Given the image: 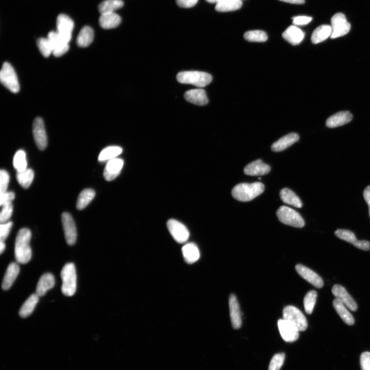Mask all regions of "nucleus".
I'll return each mask as SVG.
<instances>
[{
	"instance_id": "nucleus-44",
	"label": "nucleus",
	"mask_w": 370,
	"mask_h": 370,
	"mask_svg": "<svg viewBox=\"0 0 370 370\" xmlns=\"http://www.w3.org/2000/svg\"><path fill=\"white\" fill-rule=\"evenodd\" d=\"M0 214V221L1 224L7 223L11 217L13 212V206L12 202L4 204Z\"/></svg>"
},
{
	"instance_id": "nucleus-3",
	"label": "nucleus",
	"mask_w": 370,
	"mask_h": 370,
	"mask_svg": "<svg viewBox=\"0 0 370 370\" xmlns=\"http://www.w3.org/2000/svg\"><path fill=\"white\" fill-rule=\"evenodd\" d=\"M61 277L62 280V293L66 296L73 295L77 288V274L75 265L72 263L65 264L61 270Z\"/></svg>"
},
{
	"instance_id": "nucleus-7",
	"label": "nucleus",
	"mask_w": 370,
	"mask_h": 370,
	"mask_svg": "<svg viewBox=\"0 0 370 370\" xmlns=\"http://www.w3.org/2000/svg\"><path fill=\"white\" fill-rule=\"evenodd\" d=\"M283 319L294 324L299 331H303L306 329L308 324L307 320L302 312L295 306L289 305L286 306L283 311Z\"/></svg>"
},
{
	"instance_id": "nucleus-1",
	"label": "nucleus",
	"mask_w": 370,
	"mask_h": 370,
	"mask_svg": "<svg viewBox=\"0 0 370 370\" xmlns=\"http://www.w3.org/2000/svg\"><path fill=\"white\" fill-rule=\"evenodd\" d=\"M31 233L27 228L20 229L15 242L14 254L17 263H27L31 258V249L29 245Z\"/></svg>"
},
{
	"instance_id": "nucleus-54",
	"label": "nucleus",
	"mask_w": 370,
	"mask_h": 370,
	"mask_svg": "<svg viewBox=\"0 0 370 370\" xmlns=\"http://www.w3.org/2000/svg\"><path fill=\"white\" fill-rule=\"evenodd\" d=\"M208 3H217L219 0H206Z\"/></svg>"
},
{
	"instance_id": "nucleus-32",
	"label": "nucleus",
	"mask_w": 370,
	"mask_h": 370,
	"mask_svg": "<svg viewBox=\"0 0 370 370\" xmlns=\"http://www.w3.org/2000/svg\"><path fill=\"white\" fill-rule=\"evenodd\" d=\"M94 35V31L91 28L87 26L83 27L77 36V45L81 47L88 46L92 42Z\"/></svg>"
},
{
	"instance_id": "nucleus-25",
	"label": "nucleus",
	"mask_w": 370,
	"mask_h": 370,
	"mask_svg": "<svg viewBox=\"0 0 370 370\" xmlns=\"http://www.w3.org/2000/svg\"><path fill=\"white\" fill-rule=\"evenodd\" d=\"M20 272V267L16 263H11L8 266L4 275L2 287L3 290L9 289L13 284Z\"/></svg>"
},
{
	"instance_id": "nucleus-4",
	"label": "nucleus",
	"mask_w": 370,
	"mask_h": 370,
	"mask_svg": "<svg viewBox=\"0 0 370 370\" xmlns=\"http://www.w3.org/2000/svg\"><path fill=\"white\" fill-rule=\"evenodd\" d=\"M176 78L179 83L190 84L199 87L207 86L212 80L210 74L198 71H181L177 74Z\"/></svg>"
},
{
	"instance_id": "nucleus-45",
	"label": "nucleus",
	"mask_w": 370,
	"mask_h": 370,
	"mask_svg": "<svg viewBox=\"0 0 370 370\" xmlns=\"http://www.w3.org/2000/svg\"><path fill=\"white\" fill-rule=\"evenodd\" d=\"M9 181V175L5 170L0 171V193L7 192Z\"/></svg>"
},
{
	"instance_id": "nucleus-33",
	"label": "nucleus",
	"mask_w": 370,
	"mask_h": 370,
	"mask_svg": "<svg viewBox=\"0 0 370 370\" xmlns=\"http://www.w3.org/2000/svg\"><path fill=\"white\" fill-rule=\"evenodd\" d=\"M39 297L36 293L29 297L20 309L19 314L21 317L26 318L32 313L39 302Z\"/></svg>"
},
{
	"instance_id": "nucleus-21",
	"label": "nucleus",
	"mask_w": 370,
	"mask_h": 370,
	"mask_svg": "<svg viewBox=\"0 0 370 370\" xmlns=\"http://www.w3.org/2000/svg\"><path fill=\"white\" fill-rule=\"evenodd\" d=\"M184 97L188 102L197 105H205L209 101L205 90L200 88L187 91Z\"/></svg>"
},
{
	"instance_id": "nucleus-48",
	"label": "nucleus",
	"mask_w": 370,
	"mask_h": 370,
	"mask_svg": "<svg viewBox=\"0 0 370 370\" xmlns=\"http://www.w3.org/2000/svg\"><path fill=\"white\" fill-rule=\"evenodd\" d=\"M15 195L12 192H6L5 193H0V205L2 206L4 204L8 202H12L14 199Z\"/></svg>"
},
{
	"instance_id": "nucleus-16",
	"label": "nucleus",
	"mask_w": 370,
	"mask_h": 370,
	"mask_svg": "<svg viewBox=\"0 0 370 370\" xmlns=\"http://www.w3.org/2000/svg\"><path fill=\"white\" fill-rule=\"evenodd\" d=\"M295 270L301 277L314 287L318 288L323 287L324 283L322 279L310 269L302 264H297Z\"/></svg>"
},
{
	"instance_id": "nucleus-41",
	"label": "nucleus",
	"mask_w": 370,
	"mask_h": 370,
	"mask_svg": "<svg viewBox=\"0 0 370 370\" xmlns=\"http://www.w3.org/2000/svg\"><path fill=\"white\" fill-rule=\"evenodd\" d=\"M317 298V293L315 290L308 291L304 298V306L305 312L307 314L312 312Z\"/></svg>"
},
{
	"instance_id": "nucleus-42",
	"label": "nucleus",
	"mask_w": 370,
	"mask_h": 370,
	"mask_svg": "<svg viewBox=\"0 0 370 370\" xmlns=\"http://www.w3.org/2000/svg\"><path fill=\"white\" fill-rule=\"evenodd\" d=\"M36 44L41 53L44 57L47 58L52 53V48L47 38H39Z\"/></svg>"
},
{
	"instance_id": "nucleus-8",
	"label": "nucleus",
	"mask_w": 370,
	"mask_h": 370,
	"mask_svg": "<svg viewBox=\"0 0 370 370\" xmlns=\"http://www.w3.org/2000/svg\"><path fill=\"white\" fill-rule=\"evenodd\" d=\"M332 29L330 38L335 39L346 34L350 29V24L348 23L344 14L337 13L331 18Z\"/></svg>"
},
{
	"instance_id": "nucleus-13",
	"label": "nucleus",
	"mask_w": 370,
	"mask_h": 370,
	"mask_svg": "<svg viewBox=\"0 0 370 370\" xmlns=\"http://www.w3.org/2000/svg\"><path fill=\"white\" fill-rule=\"evenodd\" d=\"M62 221L65 239L69 245H73L77 239V229L71 215L64 212L62 215Z\"/></svg>"
},
{
	"instance_id": "nucleus-36",
	"label": "nucleus",
	"mask_w": 370,
	"mask_h": 370,
	"mask_svg": "<svg viewBox=\"0 0 370 370\" xmlns=\"http://www.w3.org/2000/svg\"><path fill=\"white\" fill-rule=\"evenodd\" d=\"M122 152V149L118 146H109L105 147L100 152L98 160L103 162L117 158Z\"/></svg>"
},
{
	"instance_id": "nucleus-38",
	"label": "nucleus",
	"mask_w": 370,
	"mask_h": 370,
	"mask_svg": "<svg viewBox=\"0 0 370 370\" xmlns=\"http://www.w3.org/2000/svg\"><path fill=\"white\" fill-rule=\"evenodd\" d=\"M34 178L33 171L27 169L22 172H17L16 179L19 184L24 188L30 187Z\"/></svg>"
},
{
	"instance_id": "nucleus-31",
	"label": "nucleus",
	"mask_w": 370,
	"mask_h": 370,
	"mask_svg": "<svg viewBox=\"0 0 370 370\" xmlns=\"http://www.w3.org/2000/svg\"><path fill=\"white\" fill-rule=\"evenodd\" d=\"M281 200L285 203L298 208L302 207V203L299 197L291 190L288 188L282 189L280 193Z\"/></svg>"
},
{
	"instance_id": "nucleus-20",
	"label": "nucleus",
	"mask_w": 370,
	"mask_h": 370,
	"mask_svg": "<svg viewBox=\"0 0 370 370\" xmlns=\"http://www.w3.org/2000/svg\"><path fill=\"white\" fill-rule=\"evenodd\" d=\"M270 166L261 159L255 160L247 164L244 169V173L249 176H261L268 174Z\"/></svg>"
},
{
	"instance_id": "nucleus-53",
	"label": "nucleus",
	"mask_w": 370,
	"mask_h": 370,
	"mask_svg": "<svg viewBox=\"0 0 370 370\" xmlns=\"http://www.w3.org/2000/svg\"><path fill=\"white\" fill-rule=\"evenodd\" d=\"M5 249V244L4 241H1L0 242V253L2 254Z\"/></svg>"
},
{
	"instance_id": "nucleus-2",
	"label": "nucleus",
	"mask_w": 370,
	"mask_h": 370,
	"mask_svg": "<svg viewBox=\"0 0 370 370\" xmlns=\"http://www.w3.org/2000/svg\"><path fill=\"white\" fill-rule=\"evenodd\" d=\"M264 191V186L261 182L242 183L236 185L232 190L231 193L235 199L246 202L255 198Z\"/></svg>"
},
{
	"instance_id": "nucleus-17",
	"label": "nucleus",
	"mask_w": 370,
	"mask_h": 370,
	"mask_svg": "<svg viewBox=\"0 0 370 370\" xmlns=\"http://www.w3.org/2000/svg\"><path fill=\"white\" fill-rule=\"evenodd\" d=\"M331 291L336 298L341 301L347 308L353 311L357 310L356 303L342 286L336 284L333 286Z\"/></svg>"
},
{
	"instance_id": "nucleus-23",
	"label": "nucleus",
	"mask_w": 370,
	"mask_h": 370,
	"mask_svg": "<svg viewBox=\"0 0 370 370\" xmlns=\"http://www.w3.org/2000/svg\"><path fill=\"white\" fill-rule=\"evenodd\" d=\"M299 139V136L298 134L289 133L274 142L271 145V150L275 152L282 151L297 142Z\"/></svg>"
},
{
	"instance_id": "nucleus-28",
	"label": "nucleus",
	"mask_w": 370,
	"mask_h": 370,
	"mask_svg": "<svg viewBox=\"0 0 370 370\" xmlns=\"http://www.w3.org/2000/svg\"><path fill=\"white\" fill-rule=\"evenodd\" d=\"M182 252L184 261L189 264L196 262L199 258L200 254L196 245L189 243L184 245L182 248Z\"/></svg>"
},
{
	"instance_id": "nucleus-29",
	"label": "nucleus",
	"mask_w": 370,
	"mask_h": 370,
	"mask_svg": "<svg viewBox=\"0 0 370 370\" xmlns=\"http://www.w3.org/2000/svg\"><path fill=\"white\" fill-rule=\"evenodd\" d=\"M332 32L331 27L329 25H322L314 29L311 37V42L313 44H318L331 36Z\"/></svg>"
},
{
	"instance_id": "nucleus-12",
	"label": "nucleus",
	"mask_w": 370,
	"mask_h": 370,
	"mask_svg": "<svg viewBox=\"0 0 370 370\" xmlns=\"http://www.w3.org/2000/svg\"><path fill=\"white\" fill-rule=\"evenodd\" d=\"M278 326L282 338L286 342H292L298 339L299 330L290 322L284 319H280Z\"/></svg>"
},
{
	"instance_id": "nucleus-9",
	"label": "nucleus",
	"mask_w": 370,
	"mask_h": 370,
	"mask_svg": "<svg viewBox=\"0 0 370 370\" xmlns=\"http://www.w3.org/2000/svg\"><path fill=\"white\" fill-rule=\"evenodd\" d=\"M74 27L73 21L67 15L60 14L57 19V32L61 39L69 43Z\"/></svg>"
},
{
	"instance_id": "nucleus-51",
	"label": "nucleus",
	"mask_w": 370,
	"mask_h": 370,
	"mask_svg": "<svg viewBox=\"0 0 370 370\" xmlns=\"http://www.w3.org/2000/svg\"><path fill=\"white\" fill-rule=\"evenodd\" d=\"M364 198L368 205L369 208V215L370 217V186L365 188L363 191Z\"/></svg>"
},
{
	"instance_id": "nucleus-10",
	"label": "nucleus",
	"mask_w": 370,
	"mask_h": 370,
	"mask_svg": "<svg viewBox=\"0 0 370 370\" xmlns=\"http://www.w3.org/2000/svg\"><path fill=\"white\" fill-rule=\"evenodd\" d=\"M167 227L171 235L177 242L183 243L188 239L189 231L180 221L174 219H169L167 222Z\"/></svg>"
},
{
	"instance_id": "nucleus-19",
	"label": "nucleus",
	"mask_w": 370,
	"mask_h": 370,
	"mask_svg": "<svg viewBox=\"0 0 370 370\" xmlns=\"http://www.w3.org/2000/svg\"><path fill=\"white\" fill-rule=\"evenodd\" d=\"M230 316L233 328L238 329L242 325V317L239 303L234 294H231L229 298Z\"/></svg>"
},
{
	"instance_id": "nucleus-34",
	"label": "nucleus",
	"mask_w": 370,
	"mask_h": 370,
	"mask_svg": "<svg viewBox=\"0 0 370 370\" xmlns=\"http://www.w3.org/2000/svg\"><path fill=\"white\" fill-rule=\"evenodd\" d=\"M242 0H219L215 5L218 12H227L239 9L242 6Z\"/></svg>"
},
{
	"instance_id": "nucleus-30",
	"label": "nucleus",
	"mask_w": 370,
	"mask_h": 370,
	"mask_svg": "<svg viewBox=\"0 0 370 370\" xmlns=\"http://www.w3.org/2000/svg\"><path fill=\"white\" fill-rule=\"evenodd\" d=\"M332 304L336 312L344 323L349 325H352L355 323L353 316L341 301L336 298L334 300Z\"/></svg>"
},
{
	"instance_id": "nucleus-14",
	"label": "nucleus",
	"mask_w": 370,
	"mask_h": 370,
	"mask_svg": "<svg viewBox=\"0 0 370 370\" xmlns=\"http://www.w3.org/2000/svg\"><path fill=\"white\" fill-rule=\"evenodd\" d=\"M336 236L346 242L352 244L356 247L363 250L370 249V243L365 240H357L355 234L351 231L345 229H337L335 232Z\"/></svg>"
},
{
	"instance_id": "nucleus-43",
	"label": "nucleus",
	"mask_w": 370,
	"mask_h": 370,
	"mask_svg": "<svg viewBox=\"0 0 370 370\" xmlns=\"http://www.w3.org/2000/svg\"><path fill=\"white\" fill-rule=\"evenodd\" d=\"M284 353L275 354L270 361L268 370H280L284 363Z\"/></svg>"
},
{
	"instance_id": "nucleus-24",
	"label": "nucleus",
	"mask_w": 370,
	"mask_h": 370,
	"mask_svg": "<svg viewBox=\"0 0 370 370\" xmlns=\"http://www.w3.org/2000/svg\"><path fill=\"white\" fill-rule=\"evenodd\" d=\"M283 38L293 45L300 44L303 40L304 33L303 31L295 26H290L282 33Z\"/></svg>"
},
{
	"instance_id": "nucleus-39",
	"label": "nucleus",
	"mask_w": 370,
	"mask_h": 370,
	"mask_svg": "<svg viewBox=\"0 0 370 370\" xmlns=\"http://www.w3.org/2000/svg\"><path fill=\"white\" fill-rule=\"evenodd\" d=\"M245 39L249 42H263L268 39L266 33L262 30H250L244 34Z\"/></svg>"
},
{
	"instance_id": "nucleus-49",
	"label": "nucleus",
	"mask_w": 370,
	"mask_h": 370,
	"mask_svg": "<svg viewBox=\"0 0 370 370\" xmlns=\"http://www.w3.org/2000/svg\"><path fill=\"white\" fill-rule=\"evenodd\" d=\"M293 24L295 25H304L308 24L312 20V17L307 16L301 15L292 17Z\"/></svg>"
},
{
	"instance_id": "nucleus-27",
	"label": "nucleus",
	"mask_w": 370,
	"mask_h": 370,
	"mask_svg": "<svg viewBox=\"0 0 370 370\" xmlns=\"http://www.w3.org/2000/svg\"><path fill=\"white\" fill-rule=\"evenodd\" d=\"M120 16L115 12L101 14L99 19L100 26L104 29H112L117 27L121 23Z\"/></svg>"
},
{
	"instance_id": "nucleus-15",
	"label": "nucleus",
	"mask_w": 370,
	"mask_h": 370,
	"mask_svg": "<svg viewBox=\"0 0 370 370\" xmlns=\"http://www.w3.org/2000/svg\"><path fill=\"white\" fill-rule=\"evenodd\" d=\"M48 40L52 48V54L56 57L64 54L69 49V44L64 42L57 32L50 31L47 35Z\"/></svg>"
},
{
	"instance_id": "nucleus-11",
	"label": "nucleus",
	"mask_w": 370,
	"mask_h": 370,
	"mask_svg": "<svg viewBox=\"0 0 370 370\" xmlns=\"http://www.w3.org/2000/svg\"><path fill=\"white\" fill-rule=\"evenodd\" d=\"M32 133L35 143L40 150L46 149L47 145V135L44 122L41 118H36L33 123Z\"/></svg>"
},
{
	"instance_id": "nucleus-5",
	"label": "nucleus",
	"mask_w": 370,
	"mask_h": 370,
	"mask_svg": "<svg viewBox=\"0 0 370 370\" xmlns=\"http://www.w3.org/2000/svg\"><path fill=\"white\" fill-rule=\"evenodd\" d=\"M279 220L283 224L296 228H302L305 222L301 215L294 210L284 206L276 211Z\"/></svg>"
},
{
	"instance_id": "nucleus-47",
	"label": "nucleus",
	"mask_w": 370,
	"mask_h": 370,
	"mask_svg": "<svg viewBox=\"0 0 370 370\" xmlns=\"http://www.w3.org/2000/svg\"><path fill=\"white\" fill-rule=\"evenodd\" d=\"M361 370H370V353L363 352L360 358Z\"/></svg>"
},
{
	"instance_id": "nucleus-50",
	"label": "nucleus",
	"mask_w": 370,
	"mask_h": 370,
	"mask_svg": "<svg viewBox=\"0 0 370 370\" xmlns=\"http://www.w3.org/2000/svg\"><path fill=\"white\" fill-rule=\"evenodd\" d=\"M176 2L180 7L189 8L194 6L198 0H176Z\"/></svg>"
},
{
	"instance_id": "nucleus-18",
	"label": "nucleus",
	"mask_w": 370,
	"mask_h": 370,
	"mask_svg": "<svg viewBox=\"0 0 370 370\" xmlns=\"http://www.w3.org/2000/svg\"><path fill=\"white\" fill-rule=\"evenodd\" d=\"M123 163V160L119 158L108 160L103 172V176L105 180L112 181L116 178L120 174Z\"/></svg>"
},
{
	"instance_id": "nucleus-52",
	"label": "nucleus",
	"mask_w": 370,
	"mask_h": 370,
	"mask_svg": "<svg viewBox=\"0 0 370 370\" xmlns=\"http://www.w3.org/2000/svg\"><path fill=\"white\" fill-rule=\"evenodd\" d=\"M281 1L295 4H302L305 3V0H280Z\"/></svg>"
},
{
	"instance_id": "nucleus-37",
	"label": "nucleus",
	"mask_w": 370,
	"mask_h": 370,
	"mask_svg": "<svg viewBox=\"0 0 370 370\" xmlns=\"http://www.w3.org/2000/svg\"><path fill=\"white\" fill-rule=\"evenodd\" d=\"M123 4L121 0H105L100 3L98 10L101 14L114 12L116 10L121 8Z\"/></svg>"
},
{
	"instance_id": "nucleus-6",
	"label": "nucleus",
	"mask_w": 370,
	"mask_h": 370,
	"mask_svg": "<svg viewBox=\"0 0 370 370\" xmlns=\"http://www.w3.org/2000/svg\"><path fill=\"white\" fill-rule=\"evenodd\" d=\"M1 83L13 93L20 90V84L15 70L8 62L3 63L0 72Z\"/></svg>"
},
{
	"instance_id": "nucleus-40",
	"label": "nucleus",
	"mask_w": 370,
	"mask_h": 370,
	"mask_svg": "<svg viewBox=\"0 0 370 370\" xmlns=\"http://www.w3.org/2000/svg\"><path fill=\"white\" fill-rule=\"evenodd\" d=\"M13 166L17 172H22L27 169L26 153L22 150L17 151L13 158Z\"/></svg>"
},
{
	"instance_id": "nucleus-22",
	"label": "nucleus",
	"mask_w": 370,
	"mask_h": 370,
	"mask_svg": "<svg viewBox=\"0 0 370 370\" xmlns=\"http://www.w3.org/2000/svg\"><path fill=\"white\" fill-rule=\"evenodd\" d=\"M352 118L353 116L349 112L341 111L328 118L326 125L329 128L338 127L349 122Z\"/></svg>"
},
{
	"instance_id": "nucleus-46",
	"label": "nucleus",
	"mask_w": 370,
	"mask_h": 370,
	"mask_svg": "<svg viewBox=\"0 0 370 370\" xmlns=\"http://www.w3.org/2000/svg\"><path fill=\"white\" fill-rule=\"evenodd\" d=\"M12 226L11 221L1 224L0 225V239L1 241H5L8 237Z\"/></svg>"
},
{
	"instance_id": "nucleus-26",
	"label": "nucleus",
	"mask_w": 370,
	"mask_h": 370,
	"mask_svg": "<svg viewBox=\"0 0 370 370\" xmlns=\"http://www.w3.org/2000/svg\"><path fill=\"white\" fill-rule=\"evenodd\" d=\"M54 278L52 274L50 273L44 274L38 281L35 293L39 297L43 296L47 290L54 286Z\"/></svg>"
},
{
	"instance_id": "nucleus-35",
	"label": "nucleus",
	"mask_w": 370,
	"mask_h": 370,
	"mask_svg": "<svg viewBox=\"0 0 370 370\" xmlns=\"http://www.w3.org/2000/svg\"><path fill=\"white\" fill-rule=\"evenodd\" d=\"M95 196V191L91 189L83 190L78 196L76 207L78 210L85 208L92 200Z\"/></svg>"
}]
</instances>
